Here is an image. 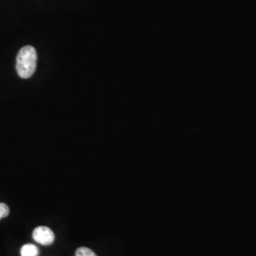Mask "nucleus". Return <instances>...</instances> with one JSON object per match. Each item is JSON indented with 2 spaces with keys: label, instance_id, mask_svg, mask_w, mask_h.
<instances>
[{
  "label": "nucleus",
  "instance_id": "obj_1",
  "mask_svg": "<svg viewBox=\"0 0 256 256\" xmlns=\"http://www.w3.org/2000/svg\"><path fill=\"white\" fill-rule=\"evenodd\" d=\"M36 50L32 46H23L16 57V72L22 79H28L36 72Z\"/></svg>",
  "mask_w": 256,
  "mask_h": 256
},
{
  "label": "nucleus",
  "instance_id": "obj_2",
  "mask_svg": "<svg viewBox=\"0 0 256 256\" xmlns=\"http://www.w3.org/2000/svg\"><path fill=\"white\" fill-rule=\"evenodd\" d=\"M32 238L34 239V241H36L37 243H39L41 245L48 246L54 243L55 236L52 230L50 229L48 227L39 226L34 230Z\"/></svg>",
  "mask_w": 256,
  "mask_h": 256
},
{
  "label": "nucleus",
  "instance_id": "obj_3",
  "mask_svg": "<svg viewBox=\"0 0 256 256\" xmlns=\"http://www.w3.org/2000/svg\"><path fill=\"white\" fill-rule=\"evenodd\" d=\"M20 254H21V256H38L39 250L36 246H34L32 244H27L21 248Z\"/></svg>",
  "mask_w": 256,
  "mask_h": 256
},
{
  "label": "nucleus",
  "instance_id": "obj_4",
  "mask_svg": "<svg viewBox=\"0 0 256 256\" xmlns=\"http://www.w3.org/2000/svg\"><path fill=\"white\" fill-rule=\"evenodd\" d=\"M75 256H97L96 254L90 248L86 247H81L77 248Z\"/></svg>",
  "mask_w": 256,
  "mask_h": 256
},
{
  "label": "nucleus",
  "instance_id": "obj_5",
  "mask_svg": "<svg viewBox=\"0 0 256 256\" xmlns=\"http://www.w3.org/2000/svg\"><path fill=\"white\" fill-rule=\"evenodd\" d=\"M10 214V209L8 205L5 203H0V220L6 216H8Z\"/></svg>",
  "mask_w": 256,
  "mask_h": 256
}]
</instances>
